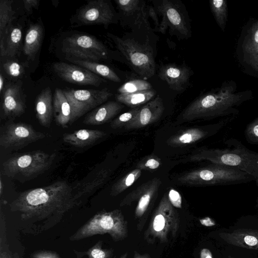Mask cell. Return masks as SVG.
Returning <instances> with one entry per match:
<instances>
[{"label": "cell", "instance_id": "cell-20", "mask_svg": "<svg viewBox=\"0 0 258 258\" xmlns=\"http://www.w3.org/2000/svg\"><path fill=\"white\" fill-rule=\"evenodd\" d=\"M25 108V99L20 86L7 85L3 95V115L8 118L19 116L24 113Z\"/></svg>", "mask_w": 258, "mask_h": 258}, {"label": "cell", "instance_id": "cell-39", "mask_svg": "<svg viewBox=\"0 0 258 258\" xmlns=\"http://www.w3.org/2000/svg\"><path fill=\"white\" fill-rule=\"evenodd\" d=\"M245 132L249 143L258 144V117L247 125Z\"/></svg>", "mask_w": 258, "mask_h": 258}, {"label": "cell", "instance_id": "cell-36", "mask_svg": "<svg viewBox=\"0 0 258 258\" xmlns=\"http://www.w3.org/2000/svg\"><path fill=\"white\" fill-rule=\"evenodd\" d=\"M152 86L145 80L135 79L122 84L117 90L118 94H128L152 89Z\"/></svg>", "mask_w": 258, "mask_h": 258}, {"label": "cell", "instance_id": "cell-7", "mask_svg": "<svg viewBox=\"0 0 258 258\" xmlns=\"http://www.w3.org/2000/svg\"><path fill=\"white\" fill-rule=\"evenodd\" d=\"M250 179L254 178L239 169L213 164L187 172L177 180L183 184L211 185L238 183Z\"/></svg>", "mask_w": 258, "mask_h": 258}, {"label": "cell", "instance_id": "cell-46", "mask_svg": "<svg viewBox=\"0 0 258 258\" xmlns=\"http://www.w3.org/2000/svg\"><path fill=\"white\" fill-rule=\"evenodd\" d=\"M149 16H151L153 20H154L156 28L157 29L159 27V23L158 19L157 16L156 15V13L154 8H153L152 6H149Z\"/></svg>", "mask_w": 258, "mask_h": 258}, {"label": "cell", "instance_id": "cell-12", "mask_svg": "<svg viewBox=\"0 0 258 258\" xmlns=\"http://www.w3.org/2000/svg\"><path fill=\"white\" fill-rule=\"evenodd\" d=\"M71 107V124L89 111L107 101L112 94L107 88L102 90H63Z\"/></svg>", "mask_w": 258, "mask_h": 258}, {"label": "cell", "instance_id": "cell-35", "mask_svg": "<svg viewBox=\"0 0 258 258\" xmlns=\"http://www.w3.org/2000/svg\"><path fill=\"white\" fill-rule=\"evenodd\" d=\"M108 175V171L103 169L97 173L96 176L91 180L87 181L85 184H81V187L78 188V190L73 192L75 198L79 202V199L84 194L91 191L96 186L104 182Z\"/></svg>", "mask_w": 258, "mask_h": 258}, {"label": "cell", "instance_id": "cell-34", "mask_svg": "<svg viewBox=\"0 0 258 258\" xmlns=\"http://www.w3.org/2000/svg\"><path fill=\"white\" fill-rule=\"evenodd\" d=\"M7 56H14L17 53L22 38L21 28L18 27H11L6 32Z\"/></svg>", "mask_w": 258, "mask_h": 258}, {"label": "cell", "instance_id": "cell-6", "mask_svg": "<svg viewBox=\"0 0 258 258\" xmlns=\"http://www.w3.org/2000/svg\"><path fill=\"white\" fill-rule=\"evenodd\" d=\"M165 194L154 212L144 237L147 242L153 244L168 242L177 235L180 224L178 213Z\"/></svg>", "mask_w": 258, "mask_h": 258}, {"label": "cell", "instance_id": "cell-53", "mask_svg": "<svg viewBox=\"0 0 258 258\" xmlns=\"http://www.w3.org/2000/svg\"><path fill=\"white\" fill-rule=\"evenodd\" d=\"M229 258H235V257H232L231 256H229Z\"/></svg>", "mask_w": 258, "mask_h": 258}, {"label": "cell", "instance_id": "cell-45", "mask_svg": "<svg viewBox=\"0 0 258 258\" xmlns=\"http://www.w3.org/2000/svg\"><path fill=\"white\" fill-rule=\"evenodd\" d=\"M24 6L27 11L34 8L37 9L39 5V1L37 0H25L23 1Z\"/></svg>", "mask_w": 258, "mask_h": 258}, {"label": "cell", "instance_id": "cell-19", "mask_svg": "<svg viewBox=\"0 0 258 258\" xmlns=\"http://www.w3.org/2000/svg\"><path fill=\"white\" fill-rule=\"evenodd\" d=\"M164 105L161 97L157 96L140 108L135 117L124 126L126 130L145 127L158 121L164 111Z\"/></svg>", "mask_w": 258, "mask_h": 258}, {"label": "cell", "instance_id": "cell-26", "mask_svg": "<svg viewBox=\"0 0 258 258\" xmlns=\"http://www.w3.org/2000/svg\"><path fill=\"white\" fill-rule=\"evenodd\" d=\"M42 37V26L38 24H31L27 31L23 47V52L29 59L34 58L40 47Z\"/></svg>", "mask_w": 258, "mask_h": 258}, {"label": "cell", "instance_id": "cell-1", "mask_svg": "<svg viewBox=\"0 0 258 258\" xmlns=\"http://www.w3.org/2000/svg\"><path fill=\"white\" fill-rule=\"evenodd\" d=\"M73 188L65 181L21 192L10 204L24 222L26 232L38 234L58 224L66 214L79 205Z\"/></svg>", "mask_w": 258, "mask_h": 258}, {"label": "cell", "instance_id": "cell-31", "mask_svg": "<svg viewBox=\"0 0 258 258\" xmlns=\"http://www.w3.org/2000/svg\"><path fill=\"white\" fill-rule=\"evenodd\" d=\"M142 170L136 168L128 172L112 186L110 195L116 196L131 186L141 176Z\"/></svg>", "mask_w": 258, "mask_h": 258}, {"label": "cell", "instance_id": "cell-27", "mask_svg": "<svg viewBox=\"0 0 258 258\" xmlns=\"http://www.w3.org/2000/svg\"><path fill=\"white\" fill-rule=\"evenodd\" d=\"M156 95V91L152 89L132 93H118L115 98L117 102L130 107L136 108L148 103Z\"/></svg>", "mask_w": 258, "mask_h": 258}, {"label": "cell", "instance_id": "cell-43", "mask_svg": "<svg viewBox=\"0 0 258 258\" xmlns=\"http://www.w3.org/2000/svg\"><path fill=\"white\" fill-rule=\"evenodd\" d=\"M30 257L31 258H61L57 253L49 250L35 251L31 254Z\"/></svg>", "mask_w": 258, "mask_h": 258}, {"label": "cell", "instance_id": "cell-40", "mask_svg": "<svg viewBox=\"0 0 258 258\" xmlns=\"http://www.w3.org/2000/svg\"><path fill=\"white\" fill-rule=\"evenodd\" d=\"M6 72L10 76L17 77L23 73L22 67L18 62L13 61H6L3 64Z\"/></svg>", "mask_w": 258, "mask_h": 258}, {"label": "cell", "instance_id": "cell-9", "mask_svg": "<svg viewBox=\"0 0 258 258\" xmlns=\"http://www.w3.org/2000/svg\"><path fill=\"white\" fill-rule=\"evenodd\" d=\"M154 9L162 17L157 29L164 33L169 28L171 35L178 39H187L191 32L187 13L180 1L162 0L153 1Z\"/></svg>", "mask_w": 258, "mask_h": 258}, {"label": "cell", "instance_id": "cell-15", "mask_svg": "<svg viewBox=\"0 0 258 258\" xmlns=\"http://www.w3.org/2000/svg\"><path fill=\"white\" fill-rule=\"evenodd\" d=\"M76 17L78 26L103 25L106 28L119 20L118 13L107 0L88 1L79 10Z\"/></svg>", "mask_w": 258, "mask_h": 258}, {"label": "cell", "instance_id": "cell-14", "mask_svg": "<svg viewBox=\"0 0 258 258\" xmlns=\"http://www.w3.org/2000/svg\"><path fill=\"white\" fill-rule=\"evenodd\" d=\"M161 184L160 179L154 178L142 184L128 194L120 203V206L130 205L137 201L135 210V217L138 220L137 229L141 231L146 223V219L150 208L157 196Z\"/></svg>", "mask_w": 258, "mask_h": 258}, {"label": "cell", "instance_id": "cell-13", "mask_svg": "<svg viewBox=\"0 0 258 258\" xmlns=\"http://www.w3.org/2000/svg\"><path fill=\"white\" fill-rule=\"evenodd\" d=\"M45 136V134L36 131L29 124L7 122L1 127L0 146L4 149H20Z\"/></svg>", "mask_w": 258, "mask_h": 258}, {"label": "cell", "instance_id": "cell-21", "mask_svg": "<svg viewBox=\"0 0 258 258\" xmlns=\"http://www.w3.org/2000/svg\"><path fill=\"white\" fill-rule=\"evenodd\" d=\"M219 235L222 239L230 244L258 250V230L238 229L230 232H220Z\"/></svg>", "mask_w": 258, "mask_h": 258}, {"label": "cell", "instance_id": "cell-24", "mask_svg": "<svg viewBox=\"0 0 258 258\" xmlns=\"http://www.w3.org/2000/svg\"><path fill=\"white\" fill-rule=\"evenodd\" d=\"M50 88L46 87L37 96L35 104L36 117L42 126L49 127L53 114Z\"/></svg>", "mask_w": 258, "mask_h": 258}, {"label": "cell", "instance_id": "cell-28", "mask_svg": "<svg viewBox=\"0 0 258 258\" xmlns=\"http://www.w3.org/2000/svg\"><path fill=\"white\" fill-rule=\"evenodd\" d=\"M68 60L83 67L97 75H99L114 82H120L121 80L118 76L110 68L95 61L81 60L73 58H67Z\"/></svg>", "mask_w": 258, "mask_h": 258}, {"label": "cell", "instance_id": "cell-38", "mask_svg": "<svg viewBox=\"0 0 258 258\" xmlns=\"http://www.w3.org/2000/svg\"><path fill=\"white\" fill-rule=\"evenodd\" d=\"M161 165V159L157 156L151 155L142 159L138 163L137 167L141 170L150 171L158 168Z\"/></svg>", "mask_w": 258, "mask_h": 258}, {"label": "cell", "instance_id": "cell-4", "mask_svg": "<svg viewBox=\"0 0 258 258\" xmlns=\"http://www.w3.org/2000/svg\"><path fill=\"white\" fill-rule=\"evenodd\" d=\"M105 234H109L115 242L121 241L127 237V222L120 210L97 212L73 234L69 240L78 241Z\"/></svg>", "mask_w": 258, "mask_h": 258}, {"label": "cell", "instance_id": "cell-10", "mask_svg": "<svg viewBox=\"0 0 258 258\" xmlns=\"http://www.w3.org/2000/svg\"><path fill=\"white\" fill-rule=\"evenodd\" d=\"M237 59L249 75L258 77V20L250 19L243 26L236 47Z\"/></svg>", "mask_w": 258, "mask_h": 258}, {"label": "cell", "instance_id": "cell-50", "mask_svg": "<svg viewBox=\"0 0 258 258\" xmlns=\"http://www.w3.org/2000/svg\"><path fill=\"white\" fill-rule=\"evenodd\" d=\"M4 84V78H3L2 74L0 75V91L2 92V90L3 89Z\"/></svg>", "mask_w": 258, "mask_h": 258}, {"label": "cell", "instance_id": "cell-37", "mask_svg": "<svg viewBox=\"0 0 258 258\" xmlns=\"http://www.w3.org/2000/svg\"><path fill=\"white\" fill-rule=\"evenodd\" d=\"M140 108V107L133 108L129 111L120 114L111 122V127L113 128H117L122 126L124 127L135 117Z\"/></svg>", "mask_w": 258, "mask_h": 258}, {"label": "cell", "instance_id": "cell-42", "mask_svg": "<svg viewBox=\"0 0 258 258\" xmlns=\"http://www.w3.org/2000/svg\"><path fill=\"white\" fill-rule=\"evenodd\" d=\"M168 197L172 205L177 208H181L182 198L180 194L176 190L171 188L170 189Z\"/></svg>", "mask_w": 258, "mask_h": 258}, {"label": "cell", "instance_id": "cell-22", "mask_svg": "<svg viewBox=\"0 0 258 258\" xmlns=\"http://www.w3.org/2000/svg\"><path fill=\"white\" fill-rule=\"evenodd\" d=\"M123 108V104L117 101H108L88 113L83 123L92 125L104 124L117 115Z\"/></svg>", "mask_w": 258, "mask_h": 258}, {"label": "cell", "instance_id": "cell-47", "mask_svg": "<svg viewBox=\"0 0 258 258\" xmlns=\"http://www.w3.org/2000/svg\"><path fill=\"white\" fill-rule=\"evenodd\" d=\"M5 36L0 37V54L1 57L7 56L6 46L4 42Z\"/></svg>", "mask_w": 258, "mask_h": 258}, {"label": "cell", "instance_id": "cell-5", "mask_svg": "<svg viewBox=\"0 0 258 258\" xmlns=\"http://www.w3.org/2000/svg\"><path fill=\"white\" fill-rule=\"evenodd\" d=\"M237 145L230 149H202L191 156L190 160H207L214 164L239 169L252 176L258 184V154Z\"/></svg>", "mask_w": 258, "mask_h": 258}, {"label": "cell", "instance_id": "cell-23", "mask_svg": "<svg viewBox=\"0 0 258 258\" xmlns=\"http://www.w3.org/2000/svg\"><path fill=\"white\" fill-rule=\"evenodd\" d=\"M106 135L105 132L99 130L81 129L63 134L62 139L72 146L83 148L94 144Z\"/></svg>", "mask_w": 258, "mask_h": 258}, {"label": "cell", "instance_id": "cell-3", "mask_svg": "<svg viewBox=\"0 0 258 258\" xmlns=\"http://www.w3.org/2000/svg\"><path fill=\"white\" fill-rule=\"evenodd\" d=\"M55 156V153L48 154L41 150L16 154L2 164L1 174L23 181L33 179L51 167Z\"/></svg>", "mask_w": 258, "mask_h": 258}, {"label": "cell", "instance_id": "cell-52", "mask_svg": "<svg viewBox=\"0 0 258 258\" xmlns=\"http://www.w3.org/2000/svg\"><path fill=\"white\" fill-rule=\"evenodd\" d=\"M2 191H3V182L2 181V179H1V180H0V194H1V195H2Z\"/></svg>", "mask_w": 258, "mask_h": 258}, {"label": "cell", "instance_id": "cell-29", "mask_svg": "<svg viewBox=\"0 0 258 258\" xmlns=\"http://www.w3.org/2000/svg\"><path fill=\"white\" fill-rule=\"evenodd\" d=\"M207 132L199 128L184 130L170 138L167 143L172 146H181L194 143L205 138Z\"/></svg>", "mask_w": 258, "mask_h": 258}, {"label": "cell", "instance_id": "cell-41", "mask_svg": "<svg viewBox=\"0 0 258 258\" xmlns=\"http://www.w3.org/2000/svg\"><path fill=\"white\" fill-rule=\"evenodd\" d=\"M8 246L7 241L5 217L2 210L0 214V248Z\"/></svg>", "mask_w": 258, "mask_h": 258}, {"label": "cell", "instance_id": "cell-30", "mask_svg": "<svg viewBox=\"0 0 258 258\" xmlns=\"http://www.w3.org/2000/svg\"><path fill=\"white\" fill-rule=\"evenodd\" d=\"M209 5L217 25L224 32L228 20V9L227 1L210 0Z\"/></svg>", "mask_w": 258, "mask_h": 258}, {"label": "cell", "instance_id": "cell-11", "mask_svg": "<svg viewBox=\"0 0 258 258\" xmlns=\"http://www.w3.org/2000/svg\"><path fill=\"white\" fill-rule=\"evenodd\" d=\"M62 51L69 58L98 61L106 59L107 47L93 36L75 34L66 38L62 42Z\"/></svg>", "mask_w": 258, "mask_h": 258}, {"label": "cell", "instance_id": "cell-18", "mask_svg": "<svg viewBox=\"0 0 258 258\" xmlns=\"http://www.w3.org/2000/svg\"><path fill=\"white\" fill-rule=\"evenodd\" d=\"M191 74L186 66L168 63L161 67L158 75L171 89L181 92L187 87Z\"/></svg>", "mask_w": 258, "mask_h": 258}, {"label": "cell", "instance_id": "cell-49", "mask_svg": "<svg viewBox=\"0 0 258 258\" xmlns=\"http://www.w3.org/2000/svg\"><path fill=\"white\" fill-rule=\"evenodd\" d=\"M133 258H152L150 255L147 253L141 254L137 251H134Z\"/></svg>", "mask_w": 258, "mask_h": 258}, {"label": "cell", "instance_id": "cell-2", "mask_svg": "<svg viewBox=\"0 0 258 258\" xmlns=\"http://www.w3.org/2000/svg\"><path fill=\"white\" fill-rule=\"evenodd\" d=\"M237 88L235 81H224L189 104L181 113V119L191 121L238 113V107L251 99L253 94L250 90L237 91Z\"/></svg>", "mask_w": 258, "mask_h": 258}, {"label": "cell", "instance_id": "cell-16", "mask_svg": "<svg viewBox=\"0 0 258 258\" xmlns=\"http://www.w3.org/2000/svg\"><path fill=\"white\" fill-rule=\"evenodd\" d=\"M119 20L124 26L136 30L148 28L149 7L143 0H115Z\"/></svg>", "mask_w": 258, "mask_h": 258}, {"label": "cell", "instance_id": "cell-51", "mask_svg": "<svg viewBox=\"0 0 258 258\" xmlns=\"http://www.w3.org/2000/svg\"><path fill=\"white\" fill-rule=\"evenodd\" d=\"M128 252L126 251L123 253L119 258H127Z\"/></svg>", "mask_w": 258, "mask_h": 258}, {"label": "cell", "instance_id": "cell-25", "mask_svg": "<svg viewBox=\"0 0 258 258\" xmlns=\"http://www.w3.org/2000/svg\"><path fill=\"white\" fill-rule=\"evenodd\" d=\"M53 110L56 123L63 128L67 127L71 124L72 109L63 90L59 88L54 91Z\"/></svg>", "mask_w": 258, "mask_h": 258}, {"label": "cell", "instance_id": "cell-32", "mask_svg": "<svg viewBox=\"0 0 258 258\" xmlns=\"http://www.w3.org/2000/svg\"><path fill=\"white\" fill-rule=\"evenodd\" d=\"M11 0L0 1V37L5 36L8 27L10 25L15 14Z\"/></svg>", "mask_w": 258, "mask_h": 258}, {"label": "cell", "instance_id": "cell-8", "mask_svg": "<svg viewBox=\"0 0 258 258\" xmlns=\"http://www.w3.org/2000/svg\"><path fill=\"white\" fill-rule=\"evenodd\" d=\"M107 35L137 74L145 79L154 76L155 62L152 48L148 43H141L133 38L119 37L109 33Z\"/></svg>", "mask_w": 258, "mask_h": 258}, {"label": "cell", "instance_id": "cell-44", "mask_svg": "<svg viewBox=\"0 0 258 258\" xmlns=\"http://www.w3.org/2000/svg\"><path fill=\"white\" fill-rule=\"evenodd\" d=\"M0 258H20L17 253L10 250L9 246L0 248Z\"/></svg>", "mask_w": 258, "mask_h": 258}, {"label": "cell", "instance_id": "cell-17", "mask_svg": "<svg viewBox=\"0 0 258 258\" xmlns=\"http://www.w3.org/2000/svg\"><path fill=\"white\" fill-rule=\"evenodd\" d=\"M53 69L64 81L78 85L99 86L105 80L89 70L73 64L55 62Z\"/></svg>", "mask_w": 258, "mask_h": 258}, {"label": "cell", "instance_id": "cell-48", "mask_svg": "<svg viewBox=\"0 0 258 258\" xmlns=\"http://www.w3.org/2000/svg\"><path fill=\"white\" fill-rule=\"evenodd\" d=\"M200 256V258H213V255L211 251L206 248H204L201 249Z\"/></svg>", "mask_w": 258, "mask_h": 258}, {"label": "cell", "instance_id": "cell-33", "mask_svg": "<svg viewBox=\"0 0 258 258\" xmlns=\"http://www.w3.org/2000/svg\"><path fill=\"white\" fill-rule=\"evenodd\" d=\"M103 241H98L94 245L86 251H80L74 249L77 258L87 256L88 258H111L114 250L112 248H103Z\"/></svg>", "mask_w": 258, "mask_h": 258}]
</instances>
